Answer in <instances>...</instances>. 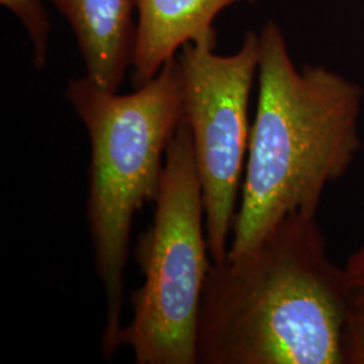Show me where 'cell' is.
Instances as JSON below:
<instances>
[{"label": "cell", "instance_id": "6da1fadb", "mask_svg": "<svg viewBox=\"0 0 364 364\" xmlns=\"http://www.w3.org/2000/svg\"><path fill=\"white\" fill-rule=\"evenodd\" d=\"M341 281L317 216H287L255 251L210 264L197 363L346 364Z\"/></svg>", "mask_w": 364, "mask_h": 364}, {"label": "cell", "instance_id": "7a4b0ae2", "mask_svg": "<svg viewBox=\"0 0 364 364\" xmlns=\"http://www.w3.org/2000/svg\"><path fill=\"white\" fill-rule=\"evenodd\" d=\"M258 102L228 258L255 251L287 216H317L326 186L362 149L363 88L323 65H294L279 26L260 31Z\"/></svg>", "mask_w": 364, "mask_h": 364}, {"label": "cell", "instance_id": "3957f363", "mask_svg": "<svg viewBox=\"0 0 364 364\" xmlns=\"http://www.w3.org/2000/svg\"><path fill=\"white\" fill-rule=\"evenodd\" d=\"M65 96L91 144L87 221L105 299L102 353L111 360L120 348L132 223L156 201L168 146L185 117L181 64L170 58L129 95L105 91L88 76L70 78Z\"/></svg>", "mask_w": 364, "mask_h": 364}, {"label": "cell", "instance_id": "277c9868", "mask_svg": "<svg viewBox=\"0 0 364 364\" xmlns=\"http://www.w3.org/2000/svg\"><path fill=\"white\" fill-rule=\"evenodd\" d=\"M136 259L144 284L131 294L132 317L120 333L136 364H197V324L209 257L203 186L185 117L170 141L154 220Z\"/></svg>", "mask_w": 364, "mask_h": 364}, {"label": "cell", "instance_id": "5b68a950", "mask_svg": "<svg viewBox=\"0 0 364 364\" xmlns=\"http://www.w3.org/2000/svg\"><path fill=\"white\" fill-rule=\"evenodd\" d=\"M212 30L185 43L177 54L185 91V120L193 139L195 159L203 186L205 230L212 263L228 257L237 213L251 126L250 96L259 68L260 39L248 31L237 52L215 53Z\"/></svg>", "mask_w": 364, "mask_h": 364}, {"label": "cell", "instance_id": "8992f818", "mask_svg": "<svg viewBox=\"0 0 364 364\" xmlns=\"http://www.w3.org/2000/svg\"><path fill=\"white\" fill-rule=\"evenodd\" d=\"M72 28L87 76L105 91L117 92L132 64L136 0H50Z\"/></svg>", "mask_w": 364, "mask_h": 364}, {"label": "cell", "instance_id": "52a82bcc", "mask_svg": "<svg viewBox=\"0 0 364 364\" xmlns=\"http://www.w3.org/2000/svg\"><path fill=\"white\" fill-rule=\"evenodd\" d=\"M239 1L258 0H136L138 23L131 64L136 85L154 77L185 43L215 30L218 14Z\"/></svg>", "mask_w": 364, "mask_h": 364}, {"label": "cell", "instance_id": "ba28073f", "mask_svg": "<svg viewBox=\"0 0 364 364\" xmlns=\"http://www.w3.org/2000/svg\"><path fill=\"white\" fill-rule=\"evenodd\" d=\"M341 270L344 360L346 364H364V242Z\"/></svg>", "mask_w": 364, "mask_h": 364}, {"label": "cell", "instance_id": "9c48e42d", "mask_svg": "<svg viewBox=\"0 0 364 364\" xmlns=\"http://www.w3.org/2000/svg\"><path fill=\"white\" fill-rule=\"evenodd\" d=\"M1 6L19 19L33 45V60L37 69L48 63L50 22L42 0H0Z\"/></svg>", "mask_w": 364, "mask_h": 364}]
</instances>
